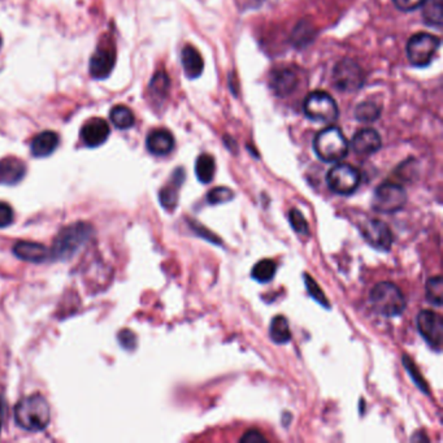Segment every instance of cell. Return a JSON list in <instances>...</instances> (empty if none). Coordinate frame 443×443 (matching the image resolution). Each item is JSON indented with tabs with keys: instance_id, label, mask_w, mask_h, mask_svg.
Here are the masks:
<instances>
[{
	"instance_id": "1",
	"label": "cell",
	"mask_w": 443,
	"mask_h": 443,
	"mask_svg": "<svg viewBox=\"0 0 443 443\" xmlns=\"http://www.w3.org/2000/svg\"><path fill=\"white\" fill-rule=\"evenodd\" d=\"M51 420V411L42 395L34 394L22 398L15 407V422L29 432H41Z\"/></svg>"
},
{
	"instance_id": "2",
	"label": "cell",
	"mask_w": 443,
	"mask_h": 443,
	"mask_svg": "<svg viewBox=\"0 0 443 443\" xmlns=\"http://www.w3.org/2000/svg\"><path fill=\"white\" fill-rule=\"evenodd\" d=\"M369 302L376 314L385 317L399 316L406 308V298L403 292L391 282L377 283L369 292Z\"/></svg>"
},
{
	"instance_id": "3",
	"label": "cell",
	"mask_w": 443,
	"mask_h": 443,
	"mask_svg": "<svg viewBox=\"0 0 443 443\" xmlns=\"http://www.w3.org/2000/svg\"><path fill=\"white\" fill-rule=\"evenodd\" d=\"M93 234V227L88 224L78 223L63 229L54 241L51 256L55 260L70 259L78 249L85 246Z\"/></svg>"
},
{
	"instance_id": "4",
	"label": "cell",
	"mask_w": 443,
	"mask_h": 443,
	"mask_svg": "<svg viewBox=\"0 0 443 443\" xmlns=\"http://www.w3.org/2000/svg\"><path fill=\"white\" fill-rule=\"evenodd\" d=\"M314 150L323 162H339L348 153V142L342 130L329 126L316 134Z\"/></svg>"
},
{
	"instance_id": "5",
	"label": "cell",
	"mask_w": 443,
	"mask_h": 443,
	"mask_svg": "<svg viewBox=\"0 0 443 443\" xmlns=\"http://www.w3.org/2000/svg\"><path fill=\"white\" fill-rule=\"evenodd\" d=\"M303 109L307 117L314 121L332 122L338 117V107L334 99L321 90L308 94L304 100Z\"/></svg>"
},
{
	"instance_id": "6",
	"label": "cell",
	"mask_w": 443,
	"mask_h": 443,
	"mask_svg": "<svg viewBox=\"0 0 443 443\" xmlns=\"http://www.w3.org/2000/svg\"><path fill=\"white\" fill-rule=\"evenodd\" d=\"M440 44L441 39L428 32H417L412 35L407 44V57L410 63L415 66H426L432 62Z\"/></svg>"
},
{
	"instance_id": "7",
	"label": "cell",
	"mask_w": 443,
	"mask_h": 443,
	"mask_svg": "<svg viewBox=\"0 0 443 443\" xmlns=\"http://www.w3.org/2000/svg\"><path fill=\"white\" fill-rule=\"evenodd\" d=\"M407 202V195L399 184L385 182L381 185L373 195L372 207L382 214H393L403 208Z\"/></svg>"
},
{
	"instance_id": "8",
	"label": "cell",
	"mask_w": 443,
	"mask_h": 443,
	"mask_svg": "<svg viewBox=\"0 0 443 443\" xmlns=\"http://www.w3.org/2000/svg\"><path fill=\"white\" fill-rule=\"evenodd\" d=\"M326 184L337 194H352L360 184V173L350 164H337L326 174Z\"/></svg>"
},
{
	"instance_id": "9",
	"label": "cell",
	"mask_w": 443,
	"mask_h": 443,
	"mask_svg": "<svg viewBox=\"0 0 443 443\" xmlns=\"http://www.w3.org/2000/svg\"><path fill=\"white\" fill-rule=\"evenodd\" d=\"M333 81L338 90L343 93H354L363 86L364 75L355 62L345 59L335 65Z\"/></svg>"
},
{
	"instance_id": "10",
	"label": "cell",
	"mask_w": 443,
	"mask_h": 443,
	"mask_svg": "<svg viewBox=\"0 0 443 443\" xmlns=\"http://www.w3.org/2000/svg\"><path fill=\"white\" fill-rule=\"evenodd\" d=\"M360 233L368 243L381 251H388L393 245V233L390 227L381 220L377 218H369L363 221L360 225Z\"/></svg>"
},
{
	"instance_id": "11",
	"label": "cell",
	"mask_w": 443,
	"mask_h": 443,
	"mask_svg": "<svg viewBox=\"0 0 443 443\" xmlns=\"http://www.w3.org/2000/svg\"><path fill=\"white\" fill-rule=\"evenodd\" d=\"M417 328L422 338L437 351L442 347L443 324L441 316L433 311H422L417 316Z\"/></svg>"
},
{
	"instance_id": "12",
	"label": "cell",
	"mask_w": 443,
	"mask_h": 443,
	"mask_svg": "<svg viewBox=\"0 0 443 443\" xmlns=\"http://www.w3.org/2000/svg\"><path fill=\"white\" fill-rule=\"evenodd\" d=\"M116 63V51L111 44H102L90 59V75L95 79H104L111 75Z\"/></svg>"
},
{
	"instance_id": "13",
	"label": "cell",
	"mask_w": 443,
	"mask_h": 443,
	"mask_svg": "<svg viewBox=\"0 0 443 443\" xmlns=\"http://www.w3.org/2000/svg\"><path fill=\"white\" fill-rule=\"evenodd\" d=\"M109 124L103 119H93L87 121L81 129V138L87 147H99L109 140Z\"/></svg>"
},
{
	"instance_id": "14",
	"label": "cell",
	"mask_w": 443,
	"mask_h": 443,
	"mask_svg": "<svg viewBox=\"0 0 443 443\" xmlns=\"http://www.w3.org/2000/svg\"><path fill=\"white\" fill-rule=\"evenodd\" d=\"M298 85V76L292 68H279L270 77V87L279 97L290 95Z\"/></svg>"
},
{
	"instance_id": "15",
	"label": "cell",
	"mask_w": 443,
	"mask_h": 443,
	"mask_svg": "<svg viewBox=\"0 0 443 443\" xmlns=\"http://www.w3.org/2000/svg\"><path fill=\"white\" fill-rule=\"evenodd\" d=\"M352 150L359 156H369L381 149V137L375 129H361L352 138Z\"/></svg>"
},
{
	"instance_id": "16",
	"label": "cell",
	"mask_w": 443,
	"mask_h": 443,
	"mask_svg": "<svg viewBox=\"0 0 443 443\" xmlns=\"http://www.w3.org/2000/svg\"><path fill=\"white\" fill-rule=\"evenodd\" d=\"M147 150L152 155L165 156L173 150L174 138L171 131L165 129L152 130L146 141Z\"/></svg>"
},
{
	"instance_id": "17",
	"label": "cell",
	"mask_w": 443,
	"mask_h": 443,
	"mask_svg": "<svg viewBox=\"0 0 443 443\" xmlns=\"http://www.w3.org/2000/svg\"><path fill=\"white\" fill-rule=\"evenodd\" d=\"M184 180L185 172L181 168H178L177 171H174V173L172 174V178H171V181L168 182V185L164 186L160 190L159 199H160L162 206L167 211H173L176 206H177L178 190H180L181 185L184 182Z\"/></svg>"
},
{
	"instance_id": "18",
	"label": "cell",
	"mask_w": 443,
	"mask_h": 443,
	"mask_svg": "<svg viewBox=\"0 0 443 443\" xmlns=\"http://www.w3.org/2000/svg\"><path fill=\"white\" fill-rule=\"evenodd\" d=\"M13 252L19 259L30 263H42L50 256V251L44 245L37 242L22 241L15 245Z\"/></svg>"
},
{
	"instance_id": "19",
	"label": "cell",
	"mask_w": 443,
	"mask_h": 443,
	"mask_svg": "<svg viewBox=\"0 0 443 443\" xmlns=\"http://www.w3.org/2000/svg\"><path fill=\"white\" fill-rule=\"evenodd\" d=\"M26 173V165L17 158H6L0 160V182L15 185L20 182Z\"/></svg>"
},
{
	"instance_id": "20",
	"label": "cell",
	"mask_w": 443,
	"mask_h": 443,
	"mask_svg": "<svg viewBox=\"0 0 443 443\" xmlns=\"http://www.w3.org/2000/svg\"><path fill=\"white\" fill-rule=\"evenodd\" d=\"M181 62L184 68L185 75L189 78H198L203 73L205 62L202 55L193 46H185L181 54Z\"/></svg>"
},
{
	"instance_id": "21",
	"label": "cell",
	"mask_w": 443,
	"mask_h": 443,
	"mask_svg": "<svg viewBox=\"0 0 443 443\" xmlns=\"http://www.w3.org/2000/svg\"><path fill=\"white\" fill-rule=\"evenodd\" d=\"M59 146V135L55 131H44L32 142V153L35 158L50 156Z\"/></svg>"
},
{
	"instance_id": "22",
	"label": "cell",
	"mask_w": 443,
	"mask_h": 443,
	"mask_svg": "<svg viewBox=\"0 0 443 443\" xmlns=\"http://www.w3.org/2000/svg\"><path fill=\"white\" fill-rule=\"evenodd\" d=\"M216 171L215 159L209 153H202L195 162V173L202 184H209Z\"/></svg>"
},
{
	"instance_id": "23",
	"label": "cell",
	"mask_w": 443,
	"mask_h": 443,
	"mask_svg": "<svg viewBox=\"0 0 443 443\" xmlns=\"http://www.w3.org/2000/svg\"><path fill=\"white\" fill-rule=\"evenodd\" d=\"M270 335L274 343L283 345L292 339V332L285 316H276L270 323Z\"/></svg>"
},
{
	"instance_id": "24",
	"label": "cell",
	"mask_w": 443,
	"mask_h": 443,
	"mask_svg": "<svg viewBox=\"0 0 443 443\" xmlns=\"http://www.w3.org/2000/svg\"><path fill=\"white\" fill-rule=\"evenodd\" d=\"M422 17L428 25H442L443 0H424L422 4Z\"/></svg>"
},
{
	"instance_id": "25",
	"label": "cell",
	"mask_w": 443,
	"mask_h": 443,
	"mask_svg": "<svg viewBox=\"0 0 443 443\" xmlns=\"http://www.w3.org/2000/svg\"><path fill=\"white\" fill-rule=\"evenodd\" d=\"M111 121L112 124L119 128V129H129L134 122H135V119H134V115L131 112V109L125 107V106H116L113 107L112 111H111Z\"/></svg>"
},
{
	"instance_id": "26",
	"label": "cell",
	"mask_w": 443,
	"mask_h": 443,
	"mask_svg": "<svg viewBox=\"0 0 443 443\" xmlns=\"http://www.w3.org/2000/svg\"><path fill=\"white\" fill-rule=\"evenodd\" d=\"M276 270H277V267L273 260H260L259 263H256L255 267L252 268V277L256 281L267 283L274 277Z\"/></svg>"
},
{
	"instance_id": "27",
	"label": "cell",
	"mask_w": 443,
	"mask_h": 443,
	"mask_svg": "<svg viewBox=\"0 0 443 443\" xmlns=\"http://www.w3.org/2000/svg\"><path fill=\"white\" fill-rule=\"evenodd\" d=\"M426 299L428 302L435 305V307H441L442 305L443 298V281L441 276H435L432 277L429 281L426 282Z\"/></svg>"
},
{
	"instance_id": "28",
	"label": "cell",
	"mask_w": 443,
	"mask_h": 443,
	"mask_svg": "<svg viewBox=\"0 0 443 443\" xmlns=\"http://www.w3.org/2000/svg\"><path fill=\"white\" fill-rule=\"evenodd\" d=\"M379 113H381V109L372 102L360 103L355 109L357 119L363 121V122H372V121L379 119Z\"/></svg>"
},
{
	"instance_id": "29",
	"label": "cell",
	"mask_w": 443,
	"mask_h": 443,
	"mask_svg": "<svg viewBox=\"0 0 443 443\" xmlns=\"http://www.w3.org/2000/svg\"><path fill=\"white\" fill-rule=\"evenodd\" d=\"M233 199H234V193L229 187H224V186H218V187L212 189L207 195V200L211 205H223V203H227Z\"/></svg>"
},
{
	"instance_id": "30",
	"label": "cell",
	"mask_w": 443,
	"mask_h": 443,
	"mask_svg": "<svg viewBox=\"0 0 443 443\" xmlns=\"http://www.w3.org/2000/svg\"><path fill=\"white\" fill-rule=\"evenodd\" d=\"M169 88V78L165 72H158L152 78L150 90L153 97H164Z\"/></svg>"
},
{
	"instance_id": "31",
	"label": "cell",
	"mask_w": 443,
	"mask_h": 443,
	"mask_svg": "<svg viewBox=\"0 0 443 443\" xmlns=\"http://www.w3.org/2000/svg\"><path fill=\"white\" fill-rule=\"evenodd\" d=\"M304 282H305L307 292H310V295L314 298V301L320 303L321 305H324V307L328 308L330 304L326 301V296H325L324 292L320 289V286L314 282V279H312L310 274H304Z\"/></svg>"
},
{
	"instance_id": "32",
	"label": "cell",
	"mask_w": 443,
	"mask_h": 443,
	"mask_svg": "<svg viewBox=\"0 0 443 443\" xmlns=\"http://www.w3.org/2000/svg\"><path fill=\"white\" fill-rule=\"evenodd\" d=\"M289 221L292 224V229L302 236H308L310 234V229H308V224L305 221V218L302 215L301 211L298 209H292L289 212Z\"/></svg>"
},
{
	"instance_id": "33",
	"label": "cell",
	"mask_w": 443,
	"mask_h": 443,
	"mask_svg": "<svg viewBox=\"0 0 443 443\" xmlns=\"http://www.w3.org/2000/svg\"><path fill=\"white\" fill-rule=\"evenodd\" d=\"M403 363H404V366H406V368L408 369V373L411 375L412 379L416 382V385L420 388V389L424 390V393H428V388H426V385H425V382H424V379L419 376V373L416 372V367H415V364L412 363L411 359H408V357H403Z\"/></svg>"
},
{
	"instance_id": "34",
	"label": "cell",
	"mask_w": 443,
	"mask_h": 443,
	"mask_svg": "<svg viewBox=\"0 0 443 443\" xmlns=\"http://www.w3.org/2000/svg\"><path fill=\"white\" fill-rule=\"evenodd\" d=\"M13 221V211L7 203H0V227H8Z\"/></svg>"
},
{
	"instance_id": "35",
	"label": "cell",
	"mask_w": 443,
	"mask_h": 443,
	"mask_svg": "<svg viewBox=\"0 0 443 443\" xmlns=\"http://www.w3.org/2000/svg\"><path fill=\"white\" fill-rule=\"evenodd\" d=\"M400 11L410 12L422 7L424 0H393Z\"/></svg>"
},
{
	"instance_id": "36",
	"label": "cell",
	"mask_w": 443,
	"mask_h": 443,
	"mask_svg": "<svg viewBox=\"0 0 443 443\" xmlns=\"http://www.w3.org/2000/svg\"><path fill=\"white\" fill-rule=\"evenodd\" d=\"M119 338L121 345L125 348L133 350L135 347V335L133 334L130 330H122L119 334Z\"/></svg>"
},
{
	"instance_id": "37",
	"label": "cell",
	"mask_w": 443,
	"mask_h": 443,
	"mask_svg": "<svg viewBox=\"0 0 443 443\" xmlns=\"http://www.w3.org/2000/svg\"><path fill=\"white\" fill-rule=\"evenodd\" d=\"M241 442H267V438H265L261 433L258 432V431H249V432L245 433V435L241 438Z\"/></svg>"
},
{
	"instance_id": "38",
	"label": "cell",
	"mask_w": 443,
	"mask_h": 443,
	"mask_svg": "<svg viewBox=\"0 0 443 443\" xmlns=\"http://www.w3.org/2000/svg\"><path fill=\"white\" fill-rule=\"evenodd\" d=\"M4 416H6V402L3 399V397L0 395V431H1L3 422H4Z\"/></svg>"
},
{
	"instance_id": "39",
	"label": "cell",
	"mask_w": 443,
	"mask_h": 443,
	"mask_svg": "<svg viewBox=\"0 0 443 443\" xmlns=\"http://www.w3.org/2000/svg\"><path fill=\"white\" fill-rule=\"evenodd\" d=\"M0 48H1V37H0Z\"/></svg>"
}]
</instances>
